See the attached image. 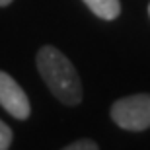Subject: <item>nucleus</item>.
<instances>
[{
  "label": "nucleus",
  "instance_id": "f257e3e1",
  "mask_svg": "<svg viewBox=\"0 0 150 150\" xmlns=\"http://www.w3.org/2000/svg\"><path fill=\"white\" fill-rule=\"evenodd\" d=\"M37 70L47 88L64 105H78L82 101V82L74 64L57 47L45 45L37 53Z\"/></svg>",
  "mask_w": 150,
  "mask_h": 150
},
{
  "label": "nucleus",
  "instance_id": "39448f33",
  "mask_svg": "<svg viewBox=\"0 0 150 150\" xmlns=\"http://www.w3.org/2000/svg\"><path fill=\"white\" fill-rule=\"evenodd\" d=\"M12 144V129L0 119V150H8Z\"/></svg>",
  "mask_w": 150,
  "mask_h": 150
},
{
  "label": "nucleus",
  "instance_id": "7ed1b4c3",
  "mask_svg": "<svg viewBox=\"0 0 150 150\" xmlns=\"http://www.w3.org/2000/svg\"><path fill=\"white\" fill-rule=\"evenodd\" d=\"M0 105L16 119H28L31 113V105L22 86L8 72L0 70Z\"/></svg>",
  "mask_w": 150,
  "mask_h": 150
},
{
  "label": "nucleus",
  "instance_id": "f03ea898",
  "mask_svg": "<svg viewBox=\"0 0 150 150\" xmlns=\"http://www.w3.org/2000/svg\"><path fill=\"white\" fill-rule=\"evenodd\" d=\"M111 119L125 131H144L150 127V94H134L111 105Z\"/></svg>",
  "mask_w": 150,
  "mask_h": 150
},
{
  "label": "nucleus",
  "instance_id": "6e6552de",
  "mask_svg": "<svg viewBox=\"0 0 150 150\" xmlns=\"http://www.w3.org/2000/svg\"><path fill=\"white\" fill-rule=\"evenodd\" d=\"M148 14H150V6H148Z\"/></svg>",
  "mask_w": 150,
  "mask_h": 150
},
{
  "label": "nucleus",
  "instance_id": "0eeeda50",
  "mask_svg": "<svg viewBox=\"0 0 150 150\" xmlns=\"http://www.w3.org/2000/svg\"><path fill=\"white\" fill-rule=\"evenodd\" d=\"M10 2H12V0H0V6H8Z\"/></svg>",
  "mask_w": 150,
  "mask_h": 150
},
{
  "label": "nucleus",
  "instance_id": "423d86ee",
  "mask_svg": "<svg viewBox=\"0 0 150 150\" xmlns=\"http://www.w3.org/2000/svg\"><path fill=\"white\" fill-rule=\"evenodd\" d=\"M62 150H100V148H98V144H96L94 140L82 139V140H76V142H72V144L64 146Z\"/></svg>",
  "mask_w": 150,
  "mask_h": 150
},
{
  "label": "nucleus",
  "instance_id": "20e7f679",
  "mask_svg": "<svg viewBox=\"0 0 150 150\" xmlns=\"http://www.w3.org/2000/svg\"><path fill=\"white\" fill-rule=\"evenodd\" d=\"M82 2L101 20H115L121 14L119 0H82Z\"/></svg>",
  "mask_w": 150,
  "mask_h": 150
}]
</instances>
